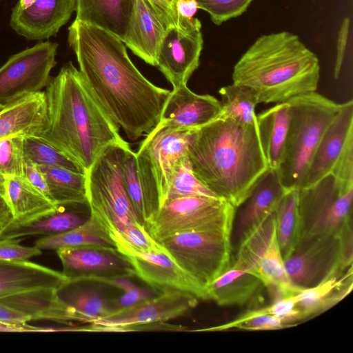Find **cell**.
Here are the masks:
<instances>
[{
    "label": "cell",
    "instance_id": "6da1fadb",
    "mask_svg": "<svg viewBox=\"0 0 353 353\" xmlns=\"http://www.w3.org/2000/svg\"><path fill=\"white\" fill-rule=\"evenodd\" d=\"M68 41L90 90L127 138L136 141L150 132L160 122L170 90L148 80L125 43L106 30L74 20Z\"/></svg>",
    "mask_w": 353,
    "mask_h": 353
},
{
    "label": "cell",
    "instance_id": "7a4b0ae2",
    "mask_svg": "<svg viewBox=\"0 0 353 353\" xmlns=\"http://www.w3.org/2000/svg\"><path fill=\"white\" fill-rule=\"evenodd\" d=\"M187 155L196 178L235 208L269 169L257 125L216 117L196 130Z\"/></svg>",
    "mask_w": 353,
    "mask_h": 353
},
{
    "label": "cell",
    "instance_id": "3957f363",
    "mask_svg": "<svg viewBox=\"0 0 353 353\" xmlns=\"http://www.w3.org/2000/svg\"><path fill=\"white\" fill-rule=\"evenodd\" d=\"M47 128L39 137L81 165L86 172L108 145L123 141L72 62L51 77L44 91Z\"/></svg>",
    "mask_w": 353,
    "mask_h": 353
},
{
    "label": "cell",
    "instance_id": "277c9868",
    "mask_svg": "<svg viewBox=\"0 0 353 353\" xmlns=\"http://www.w3.org/2000/svg\"><path fill=\"white\" fill-rule=\"evenodd\" d=\"M232 78L251 89L259 103H279L316 92L320 64L296 34L281 31L257 38L234 65Z\"/></svg>",
    "mask_w": 353,
    "mask_h": 353
},
{
    "label": "cell",
    "instance_id": "5b68a950",
    "mask_svg": "<svg viewBox=\"0 0 353 353\" xmlns=\"http://www.w3.org/2000/svg\"><path fill=\"white\" fill-rule=\"evenodd\" d=\"M290 121L280 164L276 170L287 190L299 189L316 148L341 103L312 92L287 101Z\"/></svg>",
    "mask_w": 353,
    "mask_h": 353
},
{
    "label": "cell",
    "instance_id": "8992f818",
    "mask_svg": "<svg viewBox=\"0 0 353 353\" xmlns=\"http://www.w3.org/2000/svg\"><path fill=\"white\" fill-rule=\"evenodd\" d=\"M129 146L124 140L108 145L86 172L90 214L112 241L129 225L141 223L123 180V159Z\"/></svg>",
    "mask_w": 353,
    "mask_h": 353
},
{
    "label": "cell",
    "instance_id": "52a82bcc",
    "mask_svg": "<svg viewBox=\"0 0 353 353\" xmlns=\"http://www.w3.org/2000/svg\"><path fill=\"white\" fill-rule=\"evenodd\" d=\"M234 219L176 234L159 241L207 296L208 287L232 263Z\"/></svg>",
    "mask_w": 353,
    "mask_h": 353
},
{
    "label": "cell",
    "instance_id": "ba28073f",
    "mask_svg": "<svg viewBox=\"0 0 353 353\" xmlns=\"http://www.w3.org/2000/svg\"><path fill=\"white\" fill-rule=\"evenodd\" d=\"M195 130L173 128L159 122L145 134L135 152L137 170L145 203V224L165 200L173 167L187 153Z\"/></svg>",
    "mask_w": 353,
    "mask_h": 353
},
{
    "label": "cell",
    "instance_id": "9c48e42d",
    "mask_svg": "<svg viewBox=\"0 0 353 353\" xmlns=\"http://www.w3.org/2000/svg\"><path fill=\"white\" fill-rule=\"evenodd\" d=\"M352 199L353 183L340 182L332 174L299 189V243L325 234L342 233L352 227Z\"/></svg>",
    "mask_w": 353,
    "mask_h": 353
},
{
    "label": "cell",
    "instance_id": "30bf717a",
    "mask_svg": "<svg viewBox=\"0 0 353 353\" xmlns=\"http://www.w3.org/2000/svg\"><path fill=\"white\" fill-rule=\"evenodd\" d=\"M238 245L231 264L257 277L274 299L292 296L303 290L291 282L286 272L276 236L274 212L254 225Z\"/></svg>",
    "mask_w": 353,
    "mask_h": 353
},
{
    "label": "cell",
    "instance_id": "8fae6325",
    "mask_svg": "<svg viewBox=\"0 0 353 353\" xmlns=\"http://www.w3.org/2000/svg\"><path fill=\"white\" fill-rule=\"evenodd\" d=\"M352 226L342 233L320 235L299 243L284 260L286 272L297 288L314 287L352 266Z\"/></svg>",
    "mask_w": 353,
    "mask_h": 353
},
{
    "label": "cell",
    "instance_id": "7c38bea8",
    "mask_svg": "<svg viewBox=\"0 0 353 353\" xmlns=\"http://www.w3.org/2000/svg\"><path fill=\"white\" fill-rule=\"evenodd\" d=\"M236 208L221 199L185 196L166 199L145 224L157 242L176 234L205 228L235 216Z\"/></svg>",
    "mask_w": 353,
    "mask_h": 353
},
{
    "label": "cell",
    "instance_id": "4fadbf2b",
    "mask_svg": "<svg viewBox=\"0 0 353 353\" xmlns=\"http://www.w3.org/2000/svg\"><path fill=\"white\" fill-rule=\"evenodd\" d=\"M58 44L39 42L11 56L0 67V103L6 104L41 92L56 65Z\"/></svg>",
    "mask_w": 353,
    "mask_h": 353
},
{
    "label": "cell",
    "instance_id": "5bb4252c",
    "mask_svg": "<svg viewBox=\"0 0 353 353\" xmlns=\"http://www.w3.org/2000/svg\"><path fill=\"white\" fill-rule=\"evenodd\" d=\"M56 252L61 272L70 281L135 276L130 261L115 248L85 245L60 248Z\"/></svg>",
    "mask_w": 353,
    "mask_h": 353
},
{
    "label": "cell",
    "instance_id": "9a60e30c",
    "mask_svg": "<svg viewBox=\"0 0 353 353\" xmlns=\"http://www.w3.org/2000/svg\"><path fill=\"white\" fill-rule=\"evenodd\" d=\"M199 299L181 291H165L132 306L119 310L87 326L88 332H111L113 328L154 322H168L194 307Z\"/></svg>",
    "mask_w": 353,
    "mask_h": 353
},
{
    "label": "cell",
    "instance_id": "2e32d148",
    "mask_svg": "<svg viewBox=\"0 0 353 353\" xmlns=\"http://www.w3.org/2000/svg\"><path fill=\"white\" fill-rule=\"evenodd\" d=\"M353 148V101L341 103L325 130L299 189L314 185L332 174L345 153ZM298 189V190H299Z\"/></svg>",
    "mask_w": 353,
    "mask_h": 353
},
{
    "label": "cell",
    "instance_id": "e0dca14e",
    "mask_svg": "<svg viewBox=\"0 0 353 353\" xmlns=\"http://www.w3.org/2000/svg\"><path fill=\"white\" fill-rule=\"evenodd\" d=\"M201 26L187 30L168 28L161 41L156 66L172 89L187 83L199 65L203 40Z\"/></svg>",
    "mask_w": 353,
    "mask_h": 353
},
{
    "label": "cell",
    "instance_id": "ac0fdd59",
    "mask_svg": "<svg viewBox=\"0 0 353 353\" xmlns=\"http://www.w3.org/2000/svg\"><path fill=\"white\" fill-rule=\"evenodd\" d=\"M132 265L135 276L161 292L181 291L199 300H208L205 293L181 268L165 249L160 251L137 252L117 248Z\"/></svg>",
    "mask_w": 353,
    "mask_h": 353
},
{
    "label": "cell",
    "instance_id": "d6986e66",
    "mask_svg": "<svg viewBox=\"0 0 353 353\" xmlns=\"http://www.w3.org/2000/svg\"><path fill=\"white\" fill-rule=\"evenodd\" d=\"M76 0H37L24 10H14L11 28L28 40H43L55 36L70 19Z\"/></svg>",
    "mask_w": 353,
    "mask_h": 353
},
{
    "label": "cell",
    "instance_id": "ffe728a7",
    "mask_svg": "<svg viewBox=\"0 0 353 353\" xmlns=\"http://www.w3.org/2000/svg\"><path fill=\"white\" fill-rule=\"evenodd\" d=\"M221 102L210 94H198L183 85L170 90L160 123L176 129L197 130L216 119Z\"/></svg>",
    "mask_w": 353,
    "mask_h": 353
},
{
    "label": "cell",
    "instance_id": "44dd1931",
    "mask_svg": "<svg viewBox=\"0 0 353 353\" xmlns=\"http://www.w3.org/2000/svg\"><path fill=\"white\" fill-rule=\"evenodd\" d=\"M44 91L0 103V139L13 136L40 137L47 128Z\"/></svg>",
    "mask_w": 353,
    "mask_h": 353
},
{
    "label": "cell",
    "instance_id": "7402d4cb",
    "mask_svg": "<svg viewBox=\"0 0 353 353\" xmlns=\"http://www.w3.org/2000/svg\"><path fill=\"white\" fill-rule=\"evenodd\" d=\"M69 280L61 272L28 261H0V299L42 289H58Z\"/></svg>",
    "mask_w": 353,
    "mask_h": 353
},
{
    "label": "cell",
    "instance_id": "603a6c76",
    "mask_svg": "<svg viewBox=\"0 0 353 353\" xmlns=\"http://www.w3.org/2000/svg\"><path fill=\"white\" fill-rule=\"evenodd\" d=\"M289 190L281 184L277 172L268 169L259 179L252 192L237 208L232 232L237 243L254 225L274 212L281 198Z\"/></svg>",
    "mask_w": 353,
    "mask_h": 353
},
{
    "label": "cell",
    "instance_id": "cb8c5ba5",
    "mask_svg": "<svg viewBox=\"0 0 353 353\" xmlns=\"http://www.w3.org/2000/svg\"><path fill=\"white\" fill-rule=\"evenodd\" d=\"M167 30L145 0H135L122 41L145 63L156 66Z\"/></svg>",
    "mask_w": 353,
    "mask_h": 353
},
{
    "label": "cell",
    "instance_id": "d4e9b609",
    "mask_svg": "<svg viewBox=\"0 0 353 353\" xmlns=\"http://www.w3.org/2000/svg\"><path fill=\"white\" fill-rule=\"evenodd\" d=\"M4 199L15 225L38 220L59 210V207L32 186L24 176H6Z\"/></svg>",
    "mask_w": 353,
    "mask_h": 353
},
{
    "label": "cell",
    "instance_id": "484cf974",
    "mask_svg": "<svg viewBox=\"0 0 353 353\" xmlns=\"http://www.w3.org/2000/svg\"><path fill=\"white\" fill-rule=\"evenodd\" d=\"M57 289H42L16 294L0 299L32 320H50L70 325L78 321L74 312L57 294ZM79 322V321H78Z\"/></svg>",
    "mask_w": 353,
    "mask_h": 353
},
{
    "label": "cell",
    "instance_id": "4316f807",
    "mask_svg": "<svg viewBox=\"0 0 353 353\" xmlns=\"http://www.w3.org/2000/svg\"><path fill=\"white\" fill-rule=\"evenodd\" d=\"M135 0H76L79 21L106 30L121 41Z\"/></svg>",
    "mask_w": 353,
    "mask_h": 353
},
{
    "label": "cell",
    "instance_id": "83f0119b",
    "mask_svg": "<svg viewBox=\"0 0 353 353\" xmlns=\"http://www.w3.org/2000/svg\"><path fill=\"white\" fill-rule=\"evenodd\" d=\"M290 121L288 101L279 103L256 115L257 130L268 167L276 170L281 159Z\"/></svg>",
    "mask_w": 353,
    "mask_h": 353
},
{
    "label": "cell",
    "instance_id": "f1b7e54d",
    "mask_svg": "<svg viewBox=\"0 0 353 353\" xmlns=\"http://www.w3.org/2000/svg\"><path fill=\"white\" fill-rule=\"evenodd\" d=\"M58 297L77 314L80 323H91L116 312L115 299H108L83 281H68L57 290Z\"/></svg>",
    "mask_w": 353,
    "mask_h": 353
},
{
    "label": "cell",
    "instance_id": "f546056e",
    "mask_svg": "<svg viewBox=\"0 0 353 353\" xmlns=\"http://www.w3.org/2000/svg\"><path fill=\"white\" fill-rule=\"evenodd\" d=\"M352 289V266L295 294L303 319L321 313L343 299Z\"/></svg>",
    "mask_w": 353,
    "mask_h": 353
},
{
    "label": "cell",
    "instance_id": "4dcf8cb0",
    "mask_svg": "<svg viewBox=\"0 0 353 353\" xmlns=\"http://www.w3.org/2000/svg\"><path fill=\"white\" fill-rule=\"evenodd\" d=\"M263 285L252 274L233 265L207 288L208 299L221 306L243 305L247 303Z\"/></svg>",
    "mask_w": 353,
    "mask_h": 353
},
{
    "label": "cell",
    "instance_id": "1f68e13d",
    "mask_svg": "<svg viewBox=\"0 0 353 353\" xmlns=\"http://www.w3.org/2000/svg\"><path fill=\"white\" fill-rule=\"evenodd\" d=\"M37 167L45 176L51 201L57 205L70 207L88 203L86 174L48 165Z\"/></svg>",
    "mask_w": 353,
    "mask_h": 353
},
{
    "label": "cell",
    "instance_id": "d6a6232c",
    "mask_svg": "<svg viewBox=\"0 0 353 353\" xmlns=\"http://www.w3.org/2000/svg\"><path fill=\"white\" fill-rule=\"evenodd\" d=\"M85 245H97L115 248L108 232L90 214L80 226L68 232L38 239L34 246L41 250H57L60 248Z\"/></svg>",
    "mask_w": 353,
    "mask_h": 353
},
{
    "label": "cell",
    "instance_id": "836d02e7",
    "mask_svg": "<svg viewBox=\"0 0 353 353\" xmlns=\"http://www.w3.org/2000/svg\"><path fill=\"white\" fill-rule=\"evenodd\" d=\"M62 207L57 212L30 223L21 225L10 223L0 233V239H21L32 235H57L74 229L86 221L77 212L64 211Z\"/></svg>",
    "mask_w": 353,
    "mask_h": 353
},
{
    "label": "cell",
    "instance_id": "e575fe53",
    "mask_svg": "<svg viewBox=\"0 0 353 353\" xmlns=\"http://www.w3.org/2000/svg\"><path fill=\"white\" fill-rule=\"evenodd\" d=\"M274 216L277 240L285 260L294 252L299 241L297 189L286 192L274 210Z\"/></svg>",
    "mask_w": 353,
    "mask_h": 353
},
{
    "label": "cell",
    "instance_id": "d590c367",
    "mask_svg": "<svg viewBox=\"0 0 353 353\" xmlns=\"http://www.w3.org/2000/svg\"><path fill=\"white\" fill-rule=\"evenodd\" d=\"M222 101L217 117L231 119L241 124L257 125L255 109L257 96L249 88L232 83L219 89Z\"/></svg>",
    "mask_w": 353,
    "mask_h": 353
},
{
    "label": "cell",
    "instance_id": "8d00e7d4",
    "mask_svg": "<svg viewBox=\"0 0 353 353\" xmlns=\"http://www.w3.org/2000/svg\"><path fill=\"white\" fill-rule=\"evenodd\" d=\"M185 196L220 199L194 175L187 153L181 156L173 167L165 200Z\"/></svg>",
    "mask_w": 353,
    "mask_h": 353
},
{
    "label": "cell",
    "instance_id": "74e56055",
    "mask_svg": "<svg viewBox=\"0 0 353 353\" xmlns=\"http://www.w3.org/2000/svg\"><path fill=\"white\" fill-rule=\"evenodd\" d=\"M25 158L37 165L62 168L81 174H86L77 163L39 137L23 138Z\"/></svg>",
    "mask_w": 353,
    "mask_h": 353
},
{
    "label": "cell",
    "instance_id": "f35d334b",
    "mask_svg": "<svg viewBox=\"0 0 353 353\" xmlns=\"http://www.w3.org/2000/svg\"><path fill=\"white\" fill-rule=\"evenodd\" d=\"M122 174L123 184L134 207L137 216L142 225L145 222V210L142 187L138 176L135 152L129 146L125 152Z\"/></svg>",
    "mask_w": 353,
    "mask_h": 353
},
{
    "label": "cell",
    "instance_id": "ab89813d",
    "mask_svg": "<svg viewBox=\"0 0 353 353\" xmlns=\"http://www.w3.org/2000/svg\"><path fill=\"white\" fill-rule=\"evenodd\" d=\"M23 136L0 139V173L6 176H24Z\"/></svg>",
    "mask_w": 353,
    "mask_h": 353
},
{
    "label": "cell",
    "instance_id": "60d3db41",
    "mask_svg": "<svg viewBox=\"0 0 353 353\" xmlns=\"http://www.w3.org/2000/svg\"><path fill=\"white\" fill-rule=\"evenodd\" d=\"M278 318L264 312L262 309L250 310L235 320L208 330L239 329L249 331L274 330L288 327Z\"/></svg>",
    "mask_w": 353,
    "mask_h": 353
},
{
    "label": "cell",
    "instance_id": "b9f144b4",
    "mask_svg": "<svg viewBox=\"0 0 353 353\" xmlns=\"http://www.w3.org/2000/svg\"><path fill=\"white\" fill-rule=\"evenodd\" d=\"M254 0H196L198 8L206 11L216 25L237 17L246 11Z\"/></svg>",
    "mask_w": 353,
    "mask_h": 353
},
{
    "label": "cell",
    "instance_id": "7bdbcfd3",
    "mask_svg": "<svg viewBox=\"0 0 353 353\" xmlns=\"http://www.w3.org/2000/svg\"><path fill=\"white\" fill-rule=\"evenodd\" d=\"M94 282L117 288L123 292V294L115 299L116 312L154 296L150 292L136 285L125 277L102 279Z\"/></svg>",
    "mask_w": 353,
    "mask_h": 353
},
{
    "label": "cell",
    "instance_id": "ee69618b",
    "mask_svg": "<svg viewBox=\"0 0 353 353\" xmlns=\"http://www.w3.org/2000/svg\"><path fill=\"white\" fill-rule=\"evenodd\" d=\"M261 309L264 312L278 318L288 327L296 321L303 320L296 306L295 294L274 299L272 303Z\"/></svg>",
    "mask_w": 353,
    "mask_h": 353
},
{
    "label": "cell",
    "instance_id": "f6af8a7d",
    "mask_svg": "<svg viewBox=\"0 0 353 353\" xmlns=\"http://www.w3.org/2000/svg\"><path fill=\"white\" fill-rule=\"evenodd\" d=\"M20 239H0V261H28L39 256L42 250L34 245L24 246L19 244Z\"/></svg>",
    "mask_w": 353,
    "mask_h": 353
},
{
    "label": "cell",
    "instance_id": "bcb514c9",
    "mask_svg": "<svg viewBox=\"0 0 353 353\" xmlns=\"http://www.w3.org/2000/svg\"><path fill=\"white\" fill-rule=\"evenodd\" d=\"M145 1L167 29L177 27L176 6L179 0Z\"/></svg>",
    "mask_w": 353,
    "mask_h": 353
},
{
    "label": "cell",
    "instance_id": "7dc6e473",
    "mask_svg": "<svg viewBox=\"0 0 353 353\" xmlns=\"http://www.w3.org/2000/svg\"><path fill=\"white\" fill-rule=\"evenodd\" d=\"M197 9L196 0H179L176 6V28L187 30L201 26L200 21L194 17Z\"/></svg>",
    "mask_w": 353,
    "mask_h": 353
},
{
    "label": "cell",
    "instance_id": "c3c4849f",
    "mask_svg": "<svg viewBox=\"0 0 353 353\" xmlns=\"http://www.w3.org/2000/svg\"><path fill=\"white\" fill-rule=\"evenodd\" d=\"M24 177L37 190L51 201L46 180L37 165L25 158Z\"/></svg>",
    "mask_w": 353,
    "mask_h": 353
},
{
    "label": "cell",
    "instance_id": "681fc988",
    "mask_svg": "<svg viewBox=\"0 0 353 353\" xmlns=\"http://www.w3.org/2000/svg\"><path fill=\"white\" fill-rule=\"evenodd\" d=\"M350 24V18H345L341 23L337 39L336 57L334 68V77L336 79H337L339 77L345 57V53L348 40Z\"/></svg>",
    "mask_w": 353,
    "mask_h": 353
},
{
    "label": "cell",
    "instance_id": "f907efd6",
    "mask_svg": "<svg viewBox=\"0 0 353 353\" xmlns=\"http://www.w3.org/2000/svg\"><path fill=\"white\" fill-rule=\"evenodd\" d=\"M70 327H50L33 326L28 323L17 325L0 323V332H70Z\"/></svg>",
    "mask_w": 353,
    "mask_h": 353
},
{
    "label": "cell",
    "instance_id": "816d5d0a",
    "mask_svg": "<svg viewBox=\"0 0 353 353\" xmlns=\"http://www.w3.org/2000/svg\"><path fill=\"white\" fill-rule=\"evenodd\" d=\"M30 321V319L24 314L0 301V323L22 325Z\"/></svg>",
    "mask_w": 353,
    "mask_h": 353
},
{
    "label": "cell",
    "instance_id": "f5cc1de1",
    "mask_svg": "<svg viewBox=\"0 0 353 353\" xmlns=\"http://www.w3.org/2000/svg\"><path fill=\"white\" fill-rule=\"evenodd\" d=\"M13 221L11 211L5 200L0 196V233Z\"/></svg>",
    "mask_w": 353,
    "mask_h": 353
},
{
    "label": "cell",
    "instance_id": "db71d44e",
    "mask_svg": "<svg viewBox=\"0 0 353 353\" xmlns=\"http://www.w3.org/2000/svg\"><path fill=\"white\" fill-rule=\"evenodd\" d=\"M37 0H19L13 9L24 10L30 7Z\"/></svg>",
    "mask_w": 353,
    "mask_h": 353
},
{
    "label": "cell",
    "instance_id": "11a10c76",
    "mask_svg": "<svg viewBox=\"0 0 353 353\" xmlns=\"http://www.w3.org/2000/svg\"><path fill=\"white\" fill-rule=\"evenodd\" d=\"M6 177L0 173V196L4 198Z\"/></svg>",
    "mask_w": 353,
    "mask_h": 353
}]
</instances>
